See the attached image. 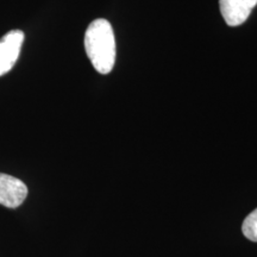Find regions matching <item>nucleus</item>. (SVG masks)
Segmentation results:
<instances>
[{
	"label": "nucleus",
	"mask_w": 257,
	"mask_h": 257,
	"mask_svg": "<svg viewBox=\"0 0 257 257\" xmlns=\"http://www.w3.org/2000/svg\"><path fill=\"white\" fill-rule=\"evenodd\" d=\"M85 49L96 72L111 73L115 62V40L110 22L99 18L88 25L85 34Z\"/></svg>",
	"instance_id": "f257e3e1"
},
{
	"label": "nucleus",
	"mask_w": 257,
	"mask_h": 257,
	"mask_svg": "<svg viewBox=\"0 0 257 257\" xmlns=\"http://www.w3.org/2000/svg\"><path fill=\"white\" fill-rule=\"evenodd\" d=\"M23 42L24 34L21 30L10 31L0 40V76L10 72L17 62Z\"/></svg>",
	"instance_id": "f03ea898"
},
{
	"label": "nucleus",
	"mask_w": 257,
	"mask_h": 257,
	"mask_svg": "<svg viewBox=\"0 0 257 257\" xmlns=\"http://www.w3.org/2000/svg\"><path fill=\"white\" fill-rule=\"evenodd\" d=\"M28 195V187L22 180L0 173V205L8 208H17Z\"/></svg>",
	"instance_id": "7ed1b4c3"
},
{
	"label": "nucleus",
	"mask_w": 257,
	"mask_h": 257,
	"mask_svg": "<svg viewBox=\"0 0 257 257\" xmlns=\"http://www.w3.org/2000/svg\"><path fill=\"white\" fill-rule=\"evenodd\" d=\"M257 0H219L220 14L229 27H238L249 18Z\"/></svg>",
	"instance_id": "20e7f679"
},
{
	"label": "nucleus",
	"mask_w": 257,
	"mask_h": 257,
	"mask_svg": "<svg viewBox=\"0 0 257 257\" xmlns=\"http://www.w3.org/2000/svg\"><path fill=\"white\" fill-rule=\"evenodd\" d=\"M243 234L251 242H257V208L245 218L242 225Z\"/></svg>",
	"instance_id": "39448f33"
}]
</instances>
